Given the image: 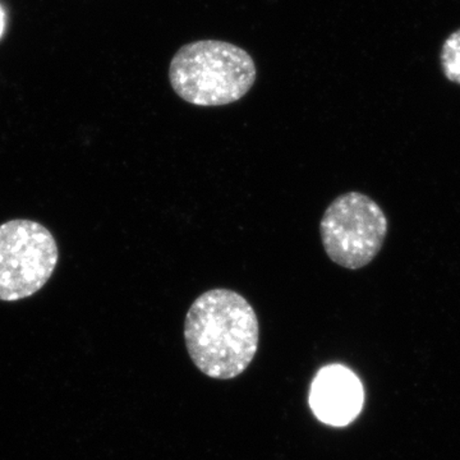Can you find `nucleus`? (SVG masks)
<instances>
[{
    "mask_svg": "<svg viewBox=\"0 0 460 460\" xmlns=\"http://www.w3.org/2000/svg\"><path fill=\"white\" fill-rule=\"evenodd\" d=\"M260 326L250 302L234 290L211 289L190 305L184 341L192 362L206 376L238 377L259 348Z\"/></svg>",
    "mask_w": 460,
    "mask_h": 460,
    "instance_id": "nucleus-1",
    "label": "nucleus"
},
{
    "mask_svg": "<svg viewBox=\"0 0 460 460\" xmlns=\"http://www.w3.org/2000/svg\"><path fill=\"white\" fill-rule=\"evenodd\" d=\"M256 78L251 54L222 40L183 45L169 66L172 89L196 107H223L238 102L250 93Z\"/></svg>",
    "mask_w": 460,
    "mask_h": 460,
    "instance_id": "nucleus-2",
    "label": "nucleus"
},
{
    "mask_svg": "<svg viewBox=\"0 0 460 460\" xmlns=\"http://www.w3.org/2000/svg\"><path fill=\"white\" fill-rule=\"evenodd\" d=\"M389 223L370 196L348 192L326 208L320 222L323 250L332 262L359 270L374 261L385 242Z\"/></svg>",
    "mask_w": 460,
    "mask_h": 460,
    "instance_id": "nucleus-3",
    "label": "nucleus"
},
{
    "mask_svg": "<svg viewBox=\"0 0 460 460\" xmlns=\"http://www.w3.org/2000/svg\"><path fill=\"white\" fill-rule=\"evenodd\" d=\"M58 261L59 248L47 226L29 219L0 224V301L17 302L40 292Z\"/></svg>",
    "mask_w": 460,
    "mask_h": 460,
    "instance_id": "nucleus-4",
    "label": "nucleus"
},
{
    "mask_svg": "<svg viewBox=\"0 0 460 460\" xmlns=\"http://www.w3.org/2000/svg\"><path fill=\"white\" fill-rule=\"evenodd\" d=\"M363 398V386L356 374L344 366L330 365L314 378L310 407L321 422L341 428L361 413Z\"/></svg>",
    "mask_w": 460,
    "mask_h": 460,
    "instance_id": "nucleus-5",
    "label": "nucleus"
},
{
    "mask_svg": "<svg viewBox=\"0 0 460 460\" xmlns=\"http://www.w3.org/2000/svg\"><path fill=\"white\" fill-rule=\"evenodd\" d=\"M440 66L450 83L460 86V29L447 36L440 50Z\"/></svg>",
    "mask_w": 460,
    "mask_h": 460,
    "instance_id": "nucleus-6",
    "label": "nucleus"
},
{
    "mask_svg": "<svg viewBox=\"0 0 460 460\" xmlns=\"http://www.w3.org/2000/svg\"><path fill=\"white\" fill-rule=\"evenodd\" d=\"M3 29H4V14H3L2 8H0V36H2Z\"/></svg>",
    "mask_w": 460,
    "mask_h": 460,
    "instance_id": "nucleus-7",
    "label": "nucleus"
}]
</instances>
